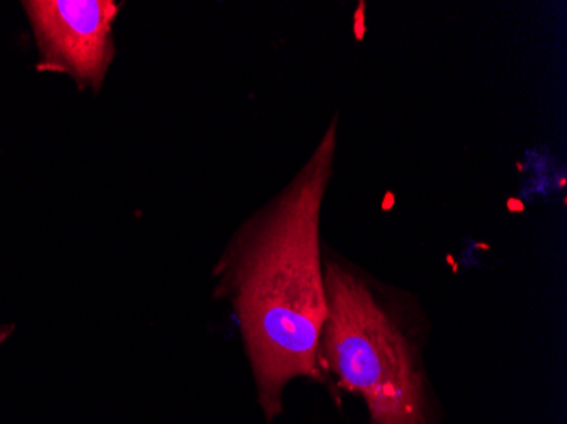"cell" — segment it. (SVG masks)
Masks as SVG:
<instances>
[{"mask_svg": "<svg viewBox=\"0 0 567 424\" xmlns=\"http://www.w3.org/2000/svg\"><path fill=\"white\" fill-rule=\"evenodd\" d=\"M340 116L288 185L241 223L215 265L216 296L234 311L257 403L269 423L298 379L324 385L327 320L321 215L339 153Z\"/></svg>", "mask_w": 567, "mask_h": 424, "instance_id": "6da1fadb", "label": "cell"}, {"mask_svg": "<svg viewBox=\"0 0 567 424\" xmlns=\"http://www.w3.org/2000/svg\"><path fill=\"white\" fill-rule=\"evenodd\" d=\"M327 320L318 344L324 384L365 404V424H442L426 370L429 320L415 296L324 245Z\"/></svg>", "mask_w": 567, "mask_h": 424, "instance_id": "7a4b0ae2", "label": "cell"}, {"mask_svg": "<svg viewBox=\"0 0 567 424\" xmlns=\"http://www.w3.org/2000/svg\"><path fill=\"white\" fill-rule=\"evenodd\" d=\"M38 48L37 69L69 75L81 91L99 92L114 60V0L22 2Z\"/></svg>", "mask_w": 567, "mask_h": 424, "instance_id": "3957f363", "label": "cell"}]
</instances>
